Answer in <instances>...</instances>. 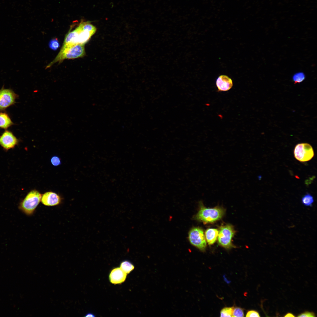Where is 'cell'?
Instances as JSON below:
<instances>
[{"label":"cell","instance_id":"obj_1","mask_svg":"<svg viewBox=\"0 0 317 317\" xmlns=\"http://www.w3.org/2000/svg\"><path fill=\"white\" fill-rule=\"evenodd\" d=\"M85 54L84 44H78L69 47H62L56 57L47 66L46 68L50 67L56 63H61L65 59H74L82 57Z\"/></svg>","mask_w":317,"mask_h":317},{"label":"cell","instance_id":"obj_2","mask_svg":"<svg viewBox=\"0 0 317 317\" xmlns=\"http://www.w3.org/2000/svg\"><path fill=\"white\" fill-rule=\"evenodd\" d=\"M41 194L38 191H31L20 203L19 209L27 215H33L41 201Z\"/></svg>","mask_w":317,"mask_h":317},{"label":"cell","instance_id":"obj_3","mask_svg":"<svg viewBox=\"0 0 317 317\" xmlns=\"http://www.w3.org/2000/svg\"><path fill=\"white\" fill-rule=\"evenodd\" d=\"M201 203L200 209L195 217L198 221L207 223H213L220 219L225 213L224 210L221 208H207Z\"/></svg>","mask_w":317,"mask_h":317},{"label":"cell","instance_id":"obj_4","mask_svg":"<svg viewBox=\"0 0 317 317\" xmlns=\"http://www.w3.org/2000/svg\"><path fill=\"white\" fill-rule=\"evenodd\" d=\"M234 233V228L230 225L220 227L217 237L219 244L226 249L232 247L233 246L231 241Z\"/></svg>","mask_w":317,"mask_h":317},{"label":"cell","instance_id":"obj_5","mask_svg":"<svg viewBox=\"0 0 317 317\" xmlns=\"http://www.w3.org/2000/svg\"><path fill=\"white\" fill-rule=\"evenodd\" d=\"M188 239L193 246L201 251L205 250L206 242L204 232L201 228L197 227L192 228L189 232Z\"/></svg>","mask_w":317,"mask_h":317},{"label":"cell","instance_id":"obj_6","mask_svg":"<svg viewBox=\"0 0 317 317\" xmlns=\"http://www.w3.org/2000/svg\"><path fill=\"white\" fill-rule=\"evenodd\" d=\"M295 158L299 161L304 162L311 160L314 156L312 146L308 143H299L295 146L294 150Z\"/></svg>","mask_w":317,"mask_h":317},{"label":"cell","instance_id":"obj_7","mask_svg":"<svg viewBox=\"0 0 317 317\" xmlns=\"http://www.w3.org/2000/svg\"><path fill=\"white\" fill-rule=\"evenodd\" d=\"M18 95L10 89H5L3 86L0 90V111L4 110L14 104Z\"/></svg>","mask_w":317,"mask_h":317},{"label":"cell","instance_id":"obj_8","mask_svg":"<svg viewBox=\"0 0 317 317\" xmlns=\"http://www.w3.org/2000/svg\"><path fill=\"white\" fill-rule=\"evenodd\" d=\"M18 140L12 132L6 130L0 136V145L6 151L14 148Z\"/></svg>","mask_w":317,"mask_h":317},{"label":"cell","instance_id":"obj_9","mask_svg":"<svg viewBox=\"0 0 317 317\" xmlns=\"http://www.w3.org/2000/svg\"><path fill=\"white\" fill-rule=\"evenodd\" d=\"M61 197L57 193L52 191L45 192L41 196V202L47 206H54L60 204L61 202Z\"/></svg>","mask_w":317,"mask_h":317},{"label":"cell","instance_id":"obj_10","mask_svg":"<svg viewBox=\"0 0 317 317\" xmlns=\"http://www.w3.org/2000/svg\"><path fill=\"white\" fill-rule=\"evenodd\" d=\"M216 85L219 92H225L230 90L232 87V79L225 75H220L217 79Z\"/></svg>","mask_w":317,"mask_h":317},{"label":"cell","instance_id":"obj_11","mask_svg":"<svg viewBox=\"0 0 317 317\" xmlns=\"http://www.w3.org/2000/svg\"><path fill=\"white\" fill-rule=\"evenodd\" d=\"M127 274L120 267L113 269L109 274L110 282L114 284H121L124 282L127 277Z\"/></svg>","mask_w":317,"mask_h":317},{"label":"cell","instance_id":"obj_12","mask_svg":"<svg viewBox=\"0 0 317 317\" xmlns=\"http://www.w3.org/2000/svg\"><path fill=\"white\" fill-rule=\"evenodd\" d=\"M219 231L217 229L209 228L205 232V237L209 245L214 244L218 237Z\"/></svg>","mask_w":317,"mask_h":317},{"label":"cell","instance_id":"obj_13","mask_svg":"<svg viewBox=\"0 0 317 317\" xmlns=\"http://www.w3.org/2000/svg\"><path fill=\"white\" fill-rule=\"evenodd\" d=\"M14 124L8 115L5 113H0V128L6 129Z\"/></svg>","mask_w":317,"mask_h":317},{"label":"cell","instance_id":"obj_14","mask_svg":"<svg viewBox=\"0 0 317 317\" xmlns=\"http://www.w3.org/2000/svg\"><path fill=\"white\" fill-rule=\"evenodd\" d=\"M81 30L86 31L94 35L96 31V27L89 21H81L78 26Z\"/></svg>","mask_w":317,"mask_h":317},{"label":"cell","instance_id":"obj_15","mask_svg":"<svg viewBox=\"0 0 317 317\" xmlns=\"http://www.w3.org/2000/svg\"><path fill=\"white\" fill-rule=\"evenodd\" d=\"M120 267L127 274L129 273L134 268V266L131 262L127 260L121 263Z\"/></svg>","mask_w":317,"mask_h":317},{"label":"cell","instance_id":"obj_16","mask_svg":"<svg viewBox=\"0 0 317 317\" xmlns=\"http://www.w3.org/2000/svg\"><path fill=\"white\" fill-rule=\"evenodd\" d=\"M301 202L302 204L306 206H311L314 202L313 197L311 194L307 193L303 196Z\"/></svg>","mask_w":317,"mask_h":317},{"label":"cell","instance_id":"obj_17","mask_svg":"<svg viewBox=\"0 0 317 317\" xmlns=\"http://www.w3.org/2000/svg\"><path fill=\"white\" fill-rule=\"evenodd\" d=\"M233 307H225L222 309L220 313V317H232Z\"/></svg>","mask_w":317,"mask_h":317},{"label":"cell","instance_id":"obj_18","mask_svg":"<svg viewBox=\"0 0 317 317\" xmlns=\"http://www.w3.org/2000/svg\"><path fill=\"white\" fill-rule=\"evenodd\" d=\"M305 76L303 72L296 73L293 77V80L295 83H299L302 82L305 79Z\"/></svg>","mask_w":317,"mask_h":317},{"label":"cell","instance_id":"obj_19","mask_svg":"<svg viewBox=\"0 0 317 317\" xmlns=\"http://www.w3.org/2000/svg\"><path fill=\"white\" fill-rule=\"evenodd\" d=\"M244 313L243 309L240 307L233 308L232 317H244Z\"/></svg>","mask_w":317,"mask_h":317},{"label":"cell","instance_id":"obj_20","mask_svg":"<svg viewBox=\"0 0 317 317\" xmlns=\"http://www.w3.org/2000/svg\"><path fill=\"white\" fill-rule=\"evenodd\" d=\"M49 46L50 48L53 50H57L60 46V44L57 38H53L52 39L49 43Z\"/></svg>","mask_w":317,"mask_h":317},{"label":"cell","instance_id":"obj_21","mask_svg":"<svg viewBox=\"0 0 317 317\" xmlns=\"http://www.w3.org/2000/svg\"><path fill=\"white\" fill-rule=\"evenodd\" d=\"M50 161L52 164L54 166H58L61 163L60 158L57 156L52 157L51 158Z\"/></svg>","mask_w":317,"mask_h":317},{"label":"cell","instance_id":"obj_22","mask_svg":"<svg viewBox=\"0 0 317 317\" xmlns=\"http://www.w3.org/2000/svg\"><path fill=\"white\" fill-rule=\"evenodd\" d=\"M246 316L247 317H260V316L259 312L257 311L254 310H251L248 311L247 312Z\"/></svg>","mask_w":317,"mask_h":317},{"label":"cell","instance_id":"obj_23","mask_svg":"<svg viewBox=\"0 0 317 317\" xmlns=\"http://www.w3.org/2000/svg\"><path fill=\"white\" fill-rule=\"evenodd\" d=\"M315 314L313 312L308 311L302 313L297 316L298 317H315Z\"/></svg>","mask_w":317,"mask_h":317},{"label":"cell","instance_id":"obj_24","mask_svg":"<svg viewBox=\"0 0 317 317\" xmlns=\"http://www.w3.org/2000/svg\"><path fill=\"white\" fill-rule=\"evenodd\" d=\"M284 316V317H295V316H294L293 314H292L291 313H288L286 314Z\"/></svg>","mask_w":317,"mask_h":317},{"label":"cell","instance_id":"obj_25","mask_svg":"<svg viewBox=\"0 0 317 317\" xmlns=\"http://www.w3.org/2000/svg\"><path fill=\"white\" fill-rule=\"evenodd\" d=\"M95 315L94 314H92V313H87L85 315V317H95Z\"/></svg>","mask_w":317,"mask_h":317}]
</instances>
